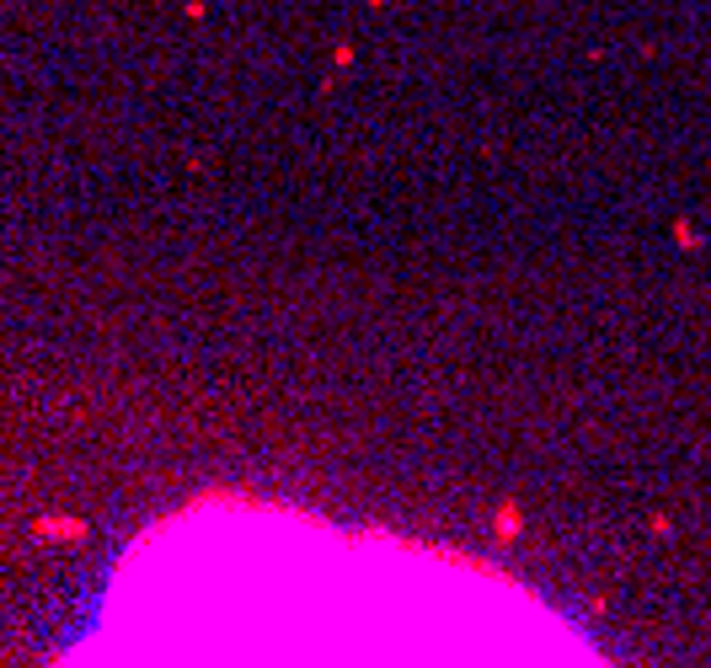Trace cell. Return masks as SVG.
<instances>
[{
  "mask_svg": "<svg viewBox=\"0 0 711 668\" xmlns=\"http://www.w3.org/2000/svg\"><path fill=\"white\" fill-rule=\"evenodd\" d=\"M38 535L43 540H70V535H81L75 519H38Z\"/></svg>",
  "mask_w": 711,
  "mask_h": 668,
  "instance_id": "obj_1",
  "label": "cell"
}]
</instances>
